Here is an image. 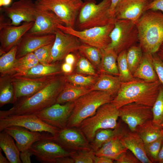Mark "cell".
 Listing matches in <instances>:
<instances>
[{
    "instance_id": "obj_1",
    "label": "cell",
    "mask_w": 163,
    "mask_h": 163,
    "mask_svg": "<svg viewBox=\"0 0 163 163\" xmlns=\"http://www.w3.org/2000/svg\"><path fill=\"white\" fill-rule=\"evenodd\" d=\"M66 82L64 74L56 76L46 86L33 95L17 101L7 110L0 111V117L35 114L56 103Z\"/></svg>"
},
{
    "instance_id": "obj_2",
    "label": "cell",
    "mask_w": 163,
    "mask_h": 163,
    "mask_svg": "<svg viewBox=\"0 0 163 163\" xmlns=\"http://www.w3.org/2000/svg\"><path fill=\"white\" fill-rule=\"evenodd\" d=\"M161 85L159 80L149 82L136 78L128 82H121L118 92L111 103L118 109L133 102L152 107Z\"/></svg>"
},
{
    "instance_id": "obj_3",
    "label": "cell",
    "mask_w": 163,
    "mask_h": 163,
    "mask_svg": "<svg viewBox=\"0 0 163 163\" xmlns=\"http://www.w3.org/2000/svg\"><path fill=\"white\" fill-rule=\"evenodd\" d=\"M136 24L143 53H156L163 43V14L159 11L147 10Z\"/></svg>"
},
{
    "instance_id": "obj_4",
    "label": "cell",
    "mask_w": 163,
    "mask_h": 163,
    "mask_svg": "<svg viewBox=\"0 0 163 163\" xmlns=\"http://www.w3.org/2000/svg\"><path fill=\"white\" fill-rule=\"evenodd\" d=\"M111 0H102L97 4L95 0H84L78 14L74 29L82 30L103 26L114 22L111 14Z\"/></svg>"
},
{
    "instance_id": "obj_5",
    "label": "cell",
    "mask_w": 163,
    "mask_h": 163,
    "mask_svg": "<svg viewBox=\"0 0 163 163\" xmlns=\"http://www.w3.org/2000/svg\"><path fill=\"white\" fill-rule=\"evenodd\" d=\"M113 98L108 93L92 91L74 101L67 127H79L85 119L94 115L101 105L110 103Z\"/></svg>"
},
{
    "instance_id": "obj_6",
    "label": "cell",
    "mask_w": 163,
    "mask_h": 163,
    "mask_svg": "<svg viewBox=\"0 0 163 163\" xmlns=\"http://www.w3.org/2000/svg\"><path fill=\"white\" fill-rule=\"evenodd\" d=\"M119 117L118 109L111 102L105 104L100 106L94 115L84 120L79 128L90 142L98 130L115 129Z\"/></svg>"
},
{
    "instance_id": "obj_7",
    "label": "cell",
    "mask_w": 163,
    "mask_h": 163,
    "mask_svg": "<svg viewBox=\"0 0 163 163\" xmlns=\"http://www.w3.org/2000/svg\"><path fill=\"white\" fill-rule=\"evenodd\" d=\"M114 24L110 35L111 43L107 48L118 55L139 41L138 31L136 23L130 20L115 19Z\"/></svg>"
},
{
    "instance_id": "obj_8",
    "label": "cell",
    "mask_w": 163,
    "mask_h": 163,
    "mask_svg": "<svg viewBox=\"0 0 163 163\" xmlns=\"http://www.w3.org/2000/svg\"><path fill=\"white\" fill-rule=\"evenodd\" d=\"M114 22L82 30L62 24L59 25L57 28L64 33L76 36L82 43L103 50L106 49L111 43L110 35L114 28Z\"/></svg>"
},
{
    "instance_id": "obj_9",
    "label": "cell",
    "mask_w": 163,
    "mask_h": 163,
    "mask_svg": "<svg viewBox=\"0 0 163 163\" xmlns=\"http://www.w3.org/2000/svg\"><path fill=\"white\" fill-rule=\"evenodd\" d=\"M37 7L53 11L67 26L74 28L82 0H37Z\"/></svg>"
},
{
    "instance_id": "obj_10",
    "label": "cell",
    "mask_w": 163,
    "mask_h": 163,
    "mask_svg": "<svg viewBox=\"0 0 163 163\" xmlns=\"http://www.w3.org/2000/svg\"><path fill=\"white\" fill-rule=\"evenodd\" d=\"M47 137L69 152L92 149L90 142L79 127H66L59 129L54 135L49 133Z\"/></svg>"
},
{
    "instance_id": "obj_11",
    "label": "cell",
    "mask_w": 163,
    "mask_h": 163,
    "mask_svg": "<svg viewBox=\"0 0 163 163\" xmlns=\"http://www.w3.org/2000/svg\"><path fill=\"white\" fill-rule=\"evenodd\" d=\"M14 126L22 127L32 131L48 133L52 135L55 134L59 129L44 122L35 113L0 117V132L8 127Z\"/></svg>"
},
{
    "instance_id": "obj_12",
    "label": "cell",
    "mask_w": 163,
    "mask_h": 163,
    "mask_svg": "<svg viewBox=\"0 0 163 163\" xmlns=\"http://www.w3.org/2000/svg\"><path fill=\"white\" fill-rule=\"evenodd\" d=\"M0 56L17 46L22 36L32 27L34 22H24L21 25H14L11 21H5L0 16Z\"/></svg>"
},
{
    "instance_id": "obj_13",
    "label": "cell",
    "mask_w": 163,
    "mask_h": 163,
    "mask_svg": "<svg viewBox=\"0 0 163 163\" xmlns=\"http://www.w3.org/2000/svg\"><path fill=\"white\" fill-rule=\"evenodd\" d=\"M118 110L119 117L132 132L152 119V107L150 106L133 102L122 106Z\"/></svg>"
},
{
    "instance_id": "obj_14",
    "label": "cell",
    "mask_w": 163,
    "mask_h": 163,
    "mask_svg": "<svg viewBox=\"0 0 163 163\" xmlns=\"http://www.w3.org/2000/svg\"><path fill=\"white\" fill-rule=\"evenodd\" d=\"M36 142L29 149L38 161L44 163H55L58 158L70 156L73 152L66 151L55 142L47 137Z\"/></svg>"
},
{
    "instance_id": "obj_15",
    "label": "cell",
    "mask_w": 163,
    "mask_h": 163,
    "mask_svg": "<svg viewBox=\"0 0 163 163\" xmlns=\"http://www.w3.org/2000/svg\"><path fill=\"white\" fill-rule=\"evenodd\" d=\"M55 35L49 64L59 62L68 54L78 51L82 44L76 36L64 33L59 29Z\"/></svg>"
},
{
    "instance_id": "obj_16",
    "label": "cell",
    "mask_w": 163,
    "mask_h": 163,
    "mask_svg": "<svg viewBox=\"0 0 163 163\" xmlns=\"http://www.w3.org/2000/svg\"><path fill=\"white\" fill-rule=\"evenodd\" d=\"M57 75L38 78L11 75L14 91V103L19 99L35 94L46 86Z\"/></svg>"
},
{
    "instance_id": "obj_17",
    "label": "cell",
    "mask_w": 163,
    "mask_h": 163,
    "mask_svg": "<svg viewBox=\"0 0 163 163\" xmlns=\"http://www.w3.org/2000/svg\"><path fill=\"white\" fill-rule=\"evenodd\" d=\"M74 105V101L63 104L55 103L37 112V116L47 124L59 129L66 127Z\"/></svg>"
},
{
    "instance_id": "obj_18",
    "label": "cell",
    "mask_w": 163,
    "mask_h": 163,
    "mask_svg": "<svg viewBox=\"0 0 163 163\" xmlns=\"http://www.w3.org/2000/svg\"><path fill=\"white\" fill-rule=\"evenodd\" d=\"M11 20V24L19 25L22 22H34L36 14L35 3L32 0H19L10 7L0 8Z\"/></svg>"
},
{
    "instance_id": "obj_19",
    "label": "cell",
    "mask_w": 163,
    "mask_h": 163,
    "mask_svg": "<svg viewBox=\"0 0 163 163\" xmlns=\"http://www.w3.org/2000/svg\"><path fill=\"white\" fill-rule=\"evenodd\" d=\"M36 8L35 22L28 33L37 34H55L59 25H65L52 11L37 7Z\"/></svg>"
},
{
    "instance_id": "obj_20",
    "label": "cell",
    "mask_w": 163,
    "mask_h": 163,
    "mask_svg": "<svg viewBox=\"0 0 163 163\" xmlns=\"http://www.w3.org/2000/svg\"><path fill=\"white\" fill-rule=\"evenodd\" d=\"M151 0H122L115 10V19L129 20L136 23L147 11Z\"/></svg>"
},
{
    "instance_id": "obj_21",
    "label": "cell",
    "mask_w": 163,
    "mask_h": 163,
    "mask_svg": "<svg viewBox=\"0 0 163 163\" xmlns=\"http://www.w3.org/2000/svg\"><path fill=\"white\" fill-rule=\"evenodd\" d=\"M55 38L54 34H37L27 32L22 36L17 45L16 58L33 52L43 46L53 43Z\"/></svg>"
},
{
    "instance_id": "obj_22",
    "label": "cell",
    "mask_w": 163,
    "mask_h": 163,
    "mask_svg": "<svg viewBox=\"0 0 163 163\" xmlns=\"http://www.w3.org/2000/svg\"><path fill=\"white\" fill-rule=\"evenodd\" d=\"M16 141L20 152L29 150L33 143L45 137L48 133L31 131L18 126H11L4 130Z\"/></svg>"
},
{
    "instance_id": "obj_23",
    "label": "cell",
    "mask_w": 163,
    "mask_h": 163,
    "mask_svg": "<svg viewBox=\"0 0 163 163\" xmlns=\"http://www.w3.org/2000/svg\"><path fill=\"white\" fill-rule=\"evenodd\" d=\"M120 139L122 144L130 150L142 163H152L147 157L145 149V143L135 132L125 129Z\"/></svg>"
},
{
    "instance_id": "obj_24",
    "label": "cell",
    "mask_w": 163,
    "mask_h": 163,
    "mask_svg": "<svg viewBox=\"0 0 163 163\" xmlns=\"http://www.w3.org/2000/svg\"><path fill=\"white\" fill-rule=\"evenodd\" d=\"M121 82L118 76L101 72L94 85L90 88L92 91L106 92L113 98L118 92Z\"/></svg>"
},
{
    "instance_id": "obj_25",
    "label": "cell",
    "mask_w": 163,
    "mask_h": 163,
    "mask_svg": "<svg viewBox=\"0 0 163 163\" xmlns=\"http://www.w3.org/2000/svg\"><path fill=\"white\" fill-rule=\"evenodd\" d=\"M61 65L59 62L48 64L39 63L27 70L11 75L38 78L59 75L64 74L61 69Z\"/></svg>"
},
{
    "instance_id": "obj_26",
    "label": "cell",
    "mask_w": 163,
    "mask_h": 163,
    "mask_svg": "<svg viewBox=\"0 0 163 163\" xmlns=\"http://www.w3.org/2000/svg\"><path fill=\"white\" fill-rule=\"evenodd\" d=\"M123 132L104 143L95 152V155L106 157L115 161L122 153L128 149L120 140V137Z\"/></svg>"
},
{
    "instance_id": "obj_27",
    "label": "cell",
    "mask_w": 163,
    "mask_h": 163,
    "mask_svg": "<svg viewBox=\"0 0 163 163\" xmlns=\"http://www.w3.org/2000/svg\"><path fill=\"white\" fill-rule=\"evenodd\" d=\"M133 75L135 78L149 82L158 80L152 64V54L143 53L141 62Z\"/></svg>"
},
{
    "instance_id": "obj_28",
    "label": "cell",
    "mask_w": 163,
    "mask_h": 163,
    "mask_svg": "<svg viewBox=\"0 0 163 163\" xmlns=\"http://www.w3.org/2000/svg\"><path fill=\"white\" fill-rule=\"evenodd\" d=\"M0 147L10 163H22L20 156V152L13 138L4 130L0 133Z\"/></svg>"
},
{
    "instance_id": "obj_29",
    "label": "cell",
    "mask_w": 163,
    "mask_h": 163,
    "mask_svg": "<svg viewBox=\"0 0 163 163\" xmlns=\"http://www.w3.org/2000/svg\"><path fill=\"white\" fill-rule=\"evenodd\" d=\"M91 91L89 88L76 86L66 82L55 103L62 104L74 101Z\"/></svg>"
},
{
    "instance_id": "obj_30",
    "label": "cell",
    "mask_w": 163,
    "mask_h": 163,
    "mask_svg": "<svg viewBox=\"0 0 163 163\" xmlns=\"http://www.w3.org/2000/svg\"><path fill=\"white\" fill-rule=\"evenodd\" d=\"M126 128L121 123H118L114 129H101L96 132L93 140L90 142L91 149L96 152L107 141L114 136L121 133Z\"/></svg>"
},
{
    "instance_id": "obj_31",
    "label": "cell",
    "mask_w": 163,
    "mask_h": 163,
    "mask_svg": "<svg viewBox=\"0 0 163 163\" xmlns=\"http://www.w3.org/2000/svg\"><path fill=\"white\" fill-rule=\"evenodd\" d=\"M101 51L102 55L99 69L100 72L118 76V55L112 49L106 48Z\"/></svg>"
},
{
    "instance_id": "obj_32",
    "label": "cell",
    "mask_w": 163,
    "mask_h": 163,
    "mask_svg": "<svg viewBox=\"0 0 163 163\" xmlns=\"http://www.w3.org/2000/svg\"><path fill=\"white\" fill-rule=\"evenodd\" d=\"M162 130L155 125L151 120L139 126L135 132L142 139L145 144H147L163 137Z\"/></svg>"
},
{
    "instance_id": "obj_33",
    "label": "cell",
    "mask_w": 163,
    "mask_h": 163,
    "mask_svg": "<svg viewBox=\"0 0 163 163\" xmlns=\"http://www.w3.org/2000/svg\"><path fill=\"white\" fill-rule=\"evenodd\" d=\"M12 76L6 75L0 77V107L14 103V91L11 81Z\"/></svg>"
},
{
    "instance_id": "obj_34",
    "label": "cell",
    "mask_w": 163,
    "mask_h": 163,
    "mask_svg": "<svg viewBox=\"0 0 163 163\" xmlns=\"http://www.w3.org/2000/svg\"><path fill=\"white\" fill-rule=\"evenodd\" d=\"M17 46L0 57V76L11 74L13 71L17 59L16 58Z\"/></svg>"
},
{
    "instance_id": "obj_35",
    "label": "cell",
    "mask_w": 163,
    "mask_h": 163,
    "mask_svg": "<svg viewBox=\"0 0 163 163\" xmlns=\"http://www.w3.org/2000/svg\"><path fill=\"white\" fill-rule=\"evenodd\" d=\"M66 82L73 85L90 88L95 83L98 76L71 73L65 74Z\"/></svg>"
},
{
    "instance_id": "obj_36",
    "label": "cell",
    "mask_w": 163,
    "mask_h": 163,
    "mask_svg": "<svg viewBox=\"0 0 163 163\" xmlns=\"http://www.w3.org/2000/svg\"><path fill=\"white\" fill-rule=\"evenodd\" d=\"M79 53L88 60L99 70L101 58V51L99 48L82 43L78 50Z\"/></svg>"
},
{
    "instance_id": "obj_37",
    "label": "cell",
    "mask_w": 163,
    "mask_h": 163,
    "mask_svg": "<svg viewBox=\"0 0 163 163\" xmlns=\"http://www.w3.org/2000/svg\"><path fill=\"white\" fill-rule=\"evenodd\" d=\"M126 51L120 53L117 58V65L119 72L118 77L121 82L131 81L135 78L131 72L126 58Z\"/></svg>"
},
{
    "instance_id": "obj_38",
    "label": "cell",
    "mask_w": 163,
    "mask_h": 163,
    "mask_svg": "<svg viewBox=\"0 0 163 163\" xmlns=\"http://www.w3.org/2000/svg\"><path fill=\"white\" fill-rule=\"evenodd\" d=\"M143 54V52L139 44L134 45L126 50L127 62L133 75L141 62Z\"/></svg>"
},
{
    "instance_id": "obj_39",
    "label": "cell",
    "mask_w": 163,
    "mask_h": 163,
    "mask_svg": "<svg viewBox=\"0 0 163 163\" xmlns=\"http://www.w3.org/2000/svg\"><path fill=\"white\" fill-rule=\"evenodd\" d=\"M153 124L163 130V86L161 85L157 98L152 107Z\"/></svg>"
},
{
    "instance_id": "obj_40",
    "label": "cell",
    "mask_w": 163,
    "mask_h": 163,
    "mask_svg": "<svg viewBox=\"0 0 163 163\" xmlns=\"http://www.w3.org/2000/svg\"><path fill=\"white\" fill-rule=\"evenodd\" d=\"M17 59L11 75L27 70L39 63L34 52L29 53Z\"/></svg>"
},
{
    "instance_id": "obj_41",
    "label": "cell",
    "mask_w": 163,
    "mask_h": 163,
    "mask_svg": "<svg viewBox=\"0 0 163 163\" xmlns=\"http://www.w3.org/2000/svg\"><path fill=\"white\" fill-rule=\"evenodd\" d=\"M76 72L83 75L98 76L95 67L87 58L79 53L77 54Z\"/></svg>"
},
{
    "instance_id": "obj_42",
    "label": "cell",
    "mask_w": 163,
    "mask_h": 163,
    "mask_svg": "<svg viewBox=\"0 0 163 163\" xmlns=\"http://www.w3.org/2000/svg\"><path fill=\"white\" fill-rule=\"evenodd\" d=\"M163 137L151 143L145 144V149L146 155L152 163L157 162L158 155L161 149Z\"/></svg>"
},
{
    "instance_id": "obj_43",
    "label": "cell",
    "mask_w": 163,
    "mask_h": 163,
    "mask_svg": "<svg viewBox=\"0 0 163 163\" xmlns=\"http://www.w3.org/2000/svg\"><path fill=\"white\" fill-rule=\"evenodd\" d=\"M95 152L92 150L74 152L70 156L74 163H94Z\"/></svg>"
},
{
    "instance_id": "obj_44",
    "label": "cell",
    "mask_w": 163,
    "mask_h": 163,
    "mask_svg": "<svg viewBox=\"0 0 163 163\" xmlns=\"http://www.w3.org/2000/svg\"><path fill=\"white\" fill-rule=\"evenodd\" d=\"M53 43L42 46L33 52L39 63L49 64Z\"/></svg>"
},
{
    "instance_id": "obj_45",
    "label": "cell",
    "mask_w": 163,
    "mask_h": 163,
    "mask_svg": "<svg viewBox=\"0 0 163 163\" xmlns=\"http://www.w3.org/2000/svg\"><path fill=\"white\" fill-rule=\"evenodd\" d=\"M152 64L159 81L163 86V61L157 53L152 54Z\"/></svg>"
},
{
    "instance_id": "obj_46",
    "label": "cell",
    "mask_w": 163,
    "mask_h": 163,
    "mask_svg": "<svg viewBox=\"0 0 163 163\" xmlns=\"http://www.w3.org/2000/svg\"><path fill=\"white\" fill-rule=\"evenodd\" d=\"M116 163H139L140 161L130 150L122 153L115 161Z\"/></svg>"
},
{
    "instance_id": "obj_47",
    "label": "cell",
    "mask_w": 163,
    "mask_h": 163,
    "mask_svg": "<svg viewBox=\"0 0 163 163\" xmlns=\"http://www.w3.org/2000/svg\"><path fill=\"white\" fill-rule=\"evenodd\" d=\"M159 11L163 14V0H151L147 7V11Z\"/></svg>"
},
{
    "instance_id": "obj_48",
    "label": "cell",
    "mask_w": 163,
    "mask_h": 163,
    "mask_svg": "<svg viewBox=\"0 0 163 163\" xmlns=\"http://www.w3.org/2000/svg\"><path fill=\"white\" fill-rule=\"evenodd\" d=\"M32 153L29 150L20 152V158L23 163H31L30 157L32 155Z\"/></svg>"
},
{
    "instance_id": "obj_49",
    "label": "cell",
    "mask_w": 163,
    "mask_h": 163,
    "mask_svg": "<svg viewBox=\"0 0 163 163\" xmlns=\"http://www.w3.org/2000/svg\"><path fill=\"white\" fill-rule=\"evenodd\" d=\"M94 163H112L113 160L103 156H97L95 155L93 157Z\"/></svg>"
},
{
    "instance_id": "obj_50",
    "label": "cell",
    "mask_w": 163,
    "mask_h": 163,
    "mask_svg": "<svg viewBox=\"0 0 163 163\" xmlns=\"http://www.w3.org/2000/svg\"><path fill=\"white\" fill-rule=\"evenodd\" d=\"M61 68L64 74H68L72 72L73 66L65 62L62 64Z\"/></svg>"
},
{
    "instance_id": "obj_51",
    "label": "cell",
    "mask_w": 163,
    "mask_h": 163,
    "mask_svg": "<svg viewBox=\"0 0 163 163\" xmlns=\"http://www.w3.org/2000/svg\"><path fill=\"white\" fill-rule=\"evenodd\" d=\"M73 159L70 156L58 158L55 160V163H74Z\"/></svg>"
},
{
    "instance_id": "obj_52",
    "label": "cell",
    "mask_w": 163,
    "mask_h": 163,
    "mask_svg": "<svg viewBox=\"0 0 163 163\" xmlns=\"http://www.w3.org/2000/svg\"><path fill=\"white\" fill-rule=\"evenodd\" d=\"M65 62L72 66L75 63L76 57L72 53L67 55L65 59Z\"/></svg>"
},
{
    "instance_id": "obj_53",
    "label": "cell",
    "mask_w": 163,
    "mask_h": 163,
    "mask_svg": "<svg viewBox=\"0 0 163 163\" xmlns=\"http://www.w3.org/2000/svg\"><path fill=\"white\" fill-rule=\"evenodd\" d=\"M122 0H111L110 11L112 16L114 18V13L116 8Z\"/></svg>"
},
{
    "instance_id": "obj_54",
    "label": "cell",
    "mask_w": 163,
    "mask_h": 163,
    "mask_svg": "<svg viewBox=\"0 0 163 163\" xmlns=\"http://www.w3.org/2000/svg\"><path fill=\"white\" fill-rule=\"evenodd\" d=\"M156 162L163 163V141L161 149L158 155Z\"/></svg>"
},
{
    "instance_id": "obj_55",
    "label": "cell",
    "mask_w": 163,
    "mask_h": 163,
    "mask_svg": "<svg viewBox=\"0 0 163 163\" xmlns=\"http://www.w3.org/2000/svg\"><path fill=\"white\" fill-rule=\"evenodd\" d=\"M12 0H0V7H7L11 3Z\"/></svg>"
},
{
    "instance_id": "obj_56",
    "label": "cell",
    "mask_w": 163,
    "mask_h": 163,
    "mask_svg": "<svg viewBox=\"0 0 163 163\" xmlns=\"http://www.w3.org/2000/svg\"><path fill=\"white\" fill-rule=\"evenodd\" d=\"M156 53L163 61V43L161 45Z\"/></svg>"
},
{
    "instance_id": "obj_57",
    "label": "cell",
    "mask_w": 163,
    "mask_h": 163,
    "mask_svg": "<svg viewBox=\"0 0 163 163\" xmlns=\"http://www.w3.org/2000/svg\"><path fill=\"white\" fill-rule=\"evenodd\" d=\"M1 149H0V163H9L7 158H5L1 152Z\"/></svg>"
},
{
    "instance_id": "obj_58",
    "label": "cell",
    "mask_w": 163,
    "mask_h": 163,
    "mask_svg": "<svg viewBox=\"0 0 163 163\" xmlns=\"http://www.w3.org/2000/svg\"><path fill=\"white\" fill-rule=\"evenodd\" d=\"M162 136H163V130H162Z\"/></svg>"
}]
</instances>
